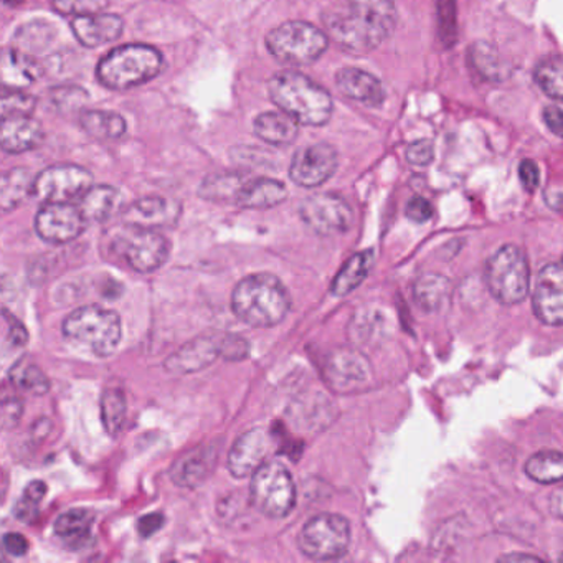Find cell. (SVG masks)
<instances>
[{"label": "cell", "instance_id": "6da1fadb", "mask_svg": "<svg viewBox=\"0 0 563 563\" xmlns=\"http://www.w3.org/2000/svg\"><path fill=\"white\" fill-rule=\"evenodd\" d=\"M345 14H325V34L342 51L367 55L394 34L397 9L394 0H347Z\"/></svg>", "mask_w": 563, "mask_h": 563}, {"label": "cell", "instance_id": "7a4b0ae2", "mask_svg": "<svg viewBox=\"0 0 563 563\" xmlns=\"http://www.w3.org/2000/svg\"><path fill=\"white\" fill-rule=\"evenodd\" d=\"M291 296L282 279L269 273L246 276L232 292V311L252 328H273L285 321Z\"/></svg>", "mask_w": 563, "mask_h": 563}, {"label": "cell", "instance_id": "3957f363", "mask_svg": "<svg viewBox=\"0 0 563 563\" xmlns=\"http://www.w3.org/2000/svg\"><path fill=\"white\" fill-rule=\"evenodd\" d=\"M269 100L305 126H325L334 113V101L321 85L298 71H282L268 81Z\"/></svg>", "mask_w": 563, "mask_h": 563}, {"label": "cell", "instance_id": "277c9868", "mask_svg": "<svg viewBox=\"0 0 563 563\" xmlns=\"http://www.w3.org/2000/svg\"><path fill=\"white\" fill-rule=\"evenodd\" d=\"M163 67V54L157 48L146 44L121 45L101 58L97 78L108 90L128 91L150 84Z\"/></svg>", "mask_w": 563, "mask_h": 563}, {"label": "cell", "instance_id": "5b68a950", "mask_svg": "<svg viewBox=\"0 0 563 563\" xmlns=\"http://www.w3.org/2000/svg\"><path fill=\"white\" fill-rule=\"evenodd\" d=\"M62 331L71 344L97 357L113 354L123 335L120 316L95 305L75 309L65 319Z\"/></svg>", "mask_w": 563, "mask_h": 563}, {"label": "cell", "instance_id": "8992f818", "mask_svg": "<svg viewBox=\"0 0 563 563\" xmlns=\"http://www.w3.org/2000/svg\"><path fill=\"white\" fill-rule=\"evenodd\" d=\"M108 252L133 272L150 275L169 258L170 243L159 230L123 223L111 232Z\"/></svg>", "mask_w": 563, "mask_h": 563}, {"label": "cell", "instance_id": "52a82bcc", "mask_svg": "<svg viewBox=\"0 0 563 563\" xmlns=\"http://www.w3.org/2000/svg\"><path fill=\"white\" fill-rule=\"evenodd\" d=\"M329 35L305 21H289L266 35L269 54L289 67L314 64L329 47Z\"/></svg>", "mask_w": 563, "mask_h": 563}, {"label": "cell", "instance_id": "ba28073f", "mask_svg": "<svg viewBox=\"0 0 563 563\" xmlns=\"http://www.w3.org/2000/svg\"><path fill=\"white\" fill-rule=\"evenodd\" d=\"M490 295L504 306L519 305L529 295L530 268L526 253L516 245H504L487 260L484 272Z\"/></svg>", "mask_w": 563, "mask_h": 563}, {"label": "cell", "instance_id": "9c48e42d", "mask_svg": "<svg viewBox=\"0 0 563 563\" xmlns=\"http://www.w3.org/2000/svg\"><path fill=\"white\" fill-rule=\"evenodd\" d=\"M252 503L269 519H283L295 509L296 484L285 464L268 461L252 476Z\"/></svg>", "mask_w": 563, "mask_h": 563}, {"label": "cell", "instance_id": "30bf717a", "mask_svg": "<svg viewBox=\"0 0 563 563\" xmlns=\"http://www.w3.org/2000/svg\"><path fill=\"white\" fill-rule=\"evenodd\" d=\"M298 545L302 555L318 562L341 559L351 545V523L339 514H319L302 527Z\"/></svg>", "mask_w": 563, "mask_h": 563}, {"label": "cell", "instance_id": "8fae6325", "mask_svg": "<svg viewBox=\"0 0 563 563\" xmlns=\"http://www.w3.org/2000/svg\"><path fill=\"white\" fill-rule=\"evenodd\" d=\"M299 217L318 235L344 233L354 223V212L347 200L332 192L314 194L302 200Z\"/></svg>", "mask_w": 563, "mask_h": 563}, {"label": "cell", "instance_id": "7c38bea8", "mask_svg": "<svg viewBox=\"0 0 563 563\" xmlns=\"http://www.w3.org/2000/svg\"><path fill=\"white\" fill-rule=\"evenodd\" d=\"M93 186V174L77 164H57L35 177L34 196L44 202L78 200Z\"/></svg>", "mask_w": 563, "mask_h": 563}, {"label": "cell", "instance_id": "4fadbf2b", "mask_svg": "<svg viewBox=\"0 0 563 563\" xmlns=\"http://www.w3.org/2000/svg\"><path fill=\"white\" fill-rule=\"evenodd\" d=\"M322 377L329 388L338 394H351L361 390L371 382V362L355 349H335L329 352L322 364Z\"/></svg>", "mask_w": 563, "mask_h": 563}, {"label": "cell", "instance_id": "5bb4252c", "mask_svg": "<svg viewBox=\"0 0 563 563\" xmlns=\"http://www.w3.org/2000/svg\"><path fill=\"white\" fill-rule=\"evenodd\" d=\"M78 206L70 202H45L35 217V232L44 242L52 245H65L74 242L87 229Z\"/></svg>", "mask_w": 563, "mask_h": 563}, {"label": "cell", "instance_id": "9a60e30c", "mask_svg": "<svg viewBox=\"0 0 563 563\" xmlns=\"http://www.w3.org/2000/svg\"><path fill=\"white\" fill-rule=\"evenodd\" d=\"M339 166L338 151L328 143L309 144L296 151L289 166V179L296 186L314 189L328 183Z\"/></svg>", "mask_w": 563, "mask_h": 563}, {"label": "cell", "instance_id": "2e32d148", "mask_svg": "<svg viewBox=\"0 0 563 563\" xmlns=\"http://www.w3.org/2000/svg\"><path fill=\"white\" fill-rule=\"evenodd\" d=\"M532 306L537 319L543 324L563 325V256L540 269Z\"/></svg>", "mask_w": 563, "mask_h": 563}, {"label": "cell", "instance_id": "e0dca14e", "mask_svg": "<svg viewBox=\"0 0 563 563\" xmlns=\"http://www.w3.org/2000/svg\"><path fill=\"white\" fill-rule=\"evenodd\" d=\"M275 448L272 434L262 428L245 431L236 438L229 453V471L233 477L253 476L263 464L268 463L269 454Z\"/></svg>", "mask_w": 563, "mask_h": 563}, {"label": "cell", "instance_id": "ac0fdd59", "mask_svg": "<svg viewBox=\"0 0 563 563\" xmlns=\"http://www.w3.org/2000/svg\"><path fill=\"white\" fill-rule=\"evenodd\" d=\"M183 206L177 200L167 197L150 196L131 203L121 219L123 223L143 227V229H170L179 222Z\"/></svg>", "mask_w": 563, "mask_h": 563}, {"label": "cell", "instance_id": "d6986e66", "mask_svg": "<svg viewBox=\"0 0 563 563\" xmlns=\"http://www.w3.org/2000/svg\"><path fill=\"white\" fill-rule=\"evenodd\" d=\"M222 357V335H202L194 339L164 362V368L173 375H189L212 365Z\"/></svg>", "mask_w": 563, "mask_h": 563}, {"label": "cell", "instance_id": "ffe728a7", "mask_svg": "<svg viewBox=\"0 0 563 563\" xmlns=\"http://www.w3.org/2000/svg\"><path fill=\"white\" fill-rule=\"evenodd\" d=\"M124 22L117 14L78 15L71 21V32L84 47L98 48L121 38Z\"/></svg>", "mask_w": 563, "mask_h": 563}, {"label": "cell", "instance_id": "44dd1931", "mask_svg": "<svg viewBox=\"0 0 563 563\" xmlns=\"http://www.w3.org/2000/svg\"><path fill=\"white\" fill-rule=\"evenodd\" d=\"M335 85L344 97L365 104V107L378 108L384 104V85L377 77L361 70V68H342L335 75Z\"/></svg>", "mask_w": 563, "mask_h": 563}, {"label": "cell", "instance_id": "7402d4cb", "mask_svg": "<svg viewBox=\"0 0 563 563\" xmlns=\"http://www.w3.org/2000/svg\"><path fill=\"white\" fill-rule=\"evenodd\" d=\"M45 140V130L41 121L32 117L2 118L0 144L8 154H22L41 146Z\"/></svg>", "mask_w": 563, "mask_h": 563}, {"label": "cell", "instance_id": "603a6c76", "mask_svg": "<svg viewBox=\"0 0 563 563\" xmlns=\"http://www.w3.org/2000/svg\"><path fill=\"white\" fill-rule=\"evenodd\" d=\"M219 451L216 446H202L180 457L170 467V477L180 487H197L213 473Z\"/></svg>", "mask_w": 563, "mask_h": 563}, {"label": "cell", "instance_id": "cb8c5ba5", "mask_svg": "<svg viewBox=\"0 0 563 563\" xmlns=\"http://www.w3.org/2000/svg\"><path fill=\"white\" fill-rule=\"evenodd\" d=\"M253 131L269 146H291L299 134V123L285 111H268L256 117Z\"/></svg>", "mask_w": 563, "mask_h": 563}, {"label": "cell", "instance_id": "d4e9b609", "mask_svg": "<svg viewBox=\"0 0 563 563\" xmlns=\"http://www.w3.org/2000/svg\"><path fill=\"white\" fill-rule=\"evenodd\" d=\"M286 197H288V189L279 180L269 179V177H256V179L250 177L235 206L252 210L272 209L285 202Z\"/></svg>", "mask_w": 563, "mask_h": 563}, {"label": "cell", "instance_id": "484cf974", "mask_svg": "<svg viewBox=\"0 0 563 563\" xmlns=\"http://www.w3.org/2000/svg\"><path fill=\"white\" fill-rule=\"evenodd\" d=\"M121 194L113 186H91L78 199V209L87 222L101 223L110 220L120 209Z\"/></svg>", "mask_w": 563, "mask_h": 563}, {"label": "cell", "instance_id": "4316f807", "mask_svg": "<svg viewBox=\"0 0 563 563\" xmlns=\"http://www.w3.org/2000/svg\"><path fill=\"white\" fill-rule=\"evenodd\" d=\"M42 75L41 62L34 60L29 55L15 51H5L2 55V80L4 88L11 90H25L31 87Z\"/></svg>", "mask_w": 563, "mask_h": 563}, {"label": "cell", "instance_id": "83f0119b", "mask_svg": "<svg viewBox=\"0 0 563 563\" xmlns=\"http://www.w3.org/2000/svg\"><path fill=\"white\" fill-rule=\"evenodd\" d=\"M95 514L88 509H71L55 522V533L70 549L80 550L91 540Z\"/></svg>", "mask_w": 563, "mask_h": 563}, {"label": "cell", "instance_id": "f1b7e54d", "mask_svg": "<svg viewBox=\"0 0 563 563\" xmlns=\"http://www.w3.org/2000/svg\"><path fill=\"white\" fill-rule=\"evenodd\" d=\"M78 123L88 136L101 141H117L126 134L128 124L113 111L85 110L78 114Z\"/></svg>", "mask_w": 563, "mask_h": 563}, {"label": "cell", "instance_id": "f546056e", "mask_svg": "<svg viewBox=\"0 0 563 563\" xmlns=\"http://www.w3.org/2000/svg\"><path fill=\"white\" fill-rule=\"evenodd\" d=\"M35 177L25 167H14L2 176L0 207L8 213L21 207L34 194Z\"/></svg>", "mask_w": 563, "mask_h": 563}, {"label": "cell", "instance_id": "4dcf8cb0", "mask_svg": "<svg viewBox=\"0 0 563 563\" xmlns=\"http://www.w3.org/2000/svg\"><path fill=\"white\" fill-rule=\"evenodd\" d=\"M372 266H374V252L372 250L352 255L342 266L341 272L335 275L331 286L332 295L338 296V298L351 295L367 278Z\"/></svg>", "mask_w": 563, "mask_h": 563}, {"label": "cell", "instance_id": "1f68e13d", "mask_svg": "<svg viewBox=\"0 0 563 563\" xmlns=\"http://www.w3.org/2000/svg\"><path fill=\"white\" fill-rule=\"evenodd\" d=\"M250 177L242 173L210 174L199 187V196L209 202L236 203Z\"/></svg>", "mask_w": 563, "mask_h": 563}, {"label": "cell", "instance_id": "d6a6232c", "mask_svg": "<svg viewBox=\"0 0 563 563\" xmlns=\"http://www.w3.org/2000/svg\"><path fill=\"white\" fill-rule=\"evenodd\" d=\"M54 25L47 24L44 21H34L25 24L24 27L19 29L14 37L12 47L29 57L38 60L41 55L51 47L55 38Z\"/></svg>", "mask_w": 563, "mask_h": 563}, {"label": "cell", "instance_id": "836d02e7", "mask_svg": "<svg viewBox=\"0 0 563 563\" xmlns=\"http://www.w3.org/2000/svg\"><path fill=\"white\" fill-rule=\"evenodd\" d=\"M450 289L451 283L446 276L438 275V273H424L415 282V302L421 311H438L450 295Z\"/></svg>", "mask_w": 563, "mask_h": 563}, {"label": "cell", "instance_id": "e575fe53", "mask_svg": "<svg viewBox=\"0 0 563 563\" xmlns=\"http://www.w3.org/2000/svg\"><path fill=\"white\" fill-rule=\"evenodd\" d=\"M470 60L474 70L487 81H504L509 78V65L500 57L499 52L486 42H476L471 47Z\"/></svg>", "mask_w": 563, "mask_h": 563}, {"label": "cell", "instance_id": "d590c367", "mask_svg": "<svg viewBox=\"0 0 563 563\" xmlns=\"http://www.w3.org/2000/svg\"><path fill=\"white\" fill-rule=\"evenodd\" d=\"M526 474L539 484L563 483L562 451L545 450L532 454L527 460Z\"/></svg>", "mask_w": 563, "mask_h": 563}, {"label": "cell", "instance_id": "8d00e7d4", "mask_svg": "<svg viewBox=\"0 0 563 563\" xmlns=\"http://www.w3.org/2000/svg\"><path fill=\"white\" fill-rule=\"evenodd\" d=\"M533 78L547 97L563 101V55L543 58L537 65Z\"/></svg>", "mask_w": 563, "mask_h": 563}, {"label": "cell", "instance_id": "74e56055", "mask_svg": "<svg viewBox=\"0 0 563 563\" xmlns=\"http://www.w3.org/2000/svg\"><path fill=\"white\" fill-rule=\"evenodd\" d=\"M128 401L126 395L120 388H108L101 397V418H103L104 430L111 437H118L123 430L126 421Z\"/></svg>", "mask_w": 563, "mask_h": 563}, {"label": "cell", "instance_id": "f35d334b", "mask_svg": "<svg viewBox=\"0 0 563 563\" xmlns=\"http://www.w3.org/2000/svg\"><path fill=\"white\" fill-rule=\"evenodd\" d=\"M11 382L15 388L31 395H45L51 388L47 375L35 364H18L11 371Z\"/></svg>", "mask_w": 563, "mask_h": 563}, {"label": "cell", "instance_id": "ab89813d", "mask_svg": "<svg viewBox=\"0 0 563 563\" xmlns=\"http://www.w3.org/2000/svg\"><path fill=\"white\" fill-rule=\"evenodd\" d=\"M51 101L60 113L71 114L87 110L88 93L80 87L74 85H64V87L51 90Z\"/></svg>", "mask_w": 563, "mask_h": 563}, {"label": "cell", "instance_id": "60d3db41", "mask_svg": "<svg viewBox=\"0 0 563 563\" xmlns=\"http://www.w3.org/2000/svg\"><path fill=\"white\" fill-rule=\"evenodd\" d=\"M45 494H47V484L44 481H32L25 487L18 506H15V516L24 522H34L37 519L38 506L44 500Z\"/></svg>", "mask_w": 563, "mask_h": 563}, {"label": "cell", "instance_id": "b9f144b4", "mask_svg": "<svg viewBox=\"0 0 563 563\" xmlns=\"http://www.w3.org/2000/svg\"><path fill=\"white\" fill-rule=\"evenodd\" d=\"M35 104H37V100L32 95L25 93L24 90L4 88L0 113H2V118L32 117V113L35 111Z\"/></svg>", "mask_w": 563, "mask_h": 563}, {"label": "cell", "instance_id": "7bdbcfd3", "mask_svg": "<svg viewBox=\"0 0 563 563\" xmlns=\"http://www.w3.org/2000/svg\"><path fill=\"white\" fill-rule=\"evenodd\" d=\"M456 0H438V32L443 47H453L457 41Z\"/></svg>", "mask_w": 563, "mask_h": 563}, {"label": "cell", "instance_id": "ee69618b", "mask_svg": "<svg viewBox=\"0 0 563 563\" xmlns=\"http://www.w3.org/2000/svg\"><path fill=\"white\" fill-rule=\"evenodd\" d=\"M52 8L62 15L100 14L110 5V0H51Z\"/></svg>", "mask_w": 563, "mask_h": 563}, {"label": "cell", "instance_id": "f6af8a7d", "mask_svg": "<svg viewBox=\"0 0 563 563\" xmlns=\"http://www.w3.org/2000/svg\"><path fill=\"white\" fill-rule=\"evenodd\" d=\"M250 344L245 339L235 334H222V358L225 361H242L249 355Z\"/></svg>", "mask_w": 563, "mask_h": 563}, {"label": "cell", "instance_id": "bcb514c9", "mask_svg": "<svg viewBox=\"0 0 563 563\" xmlns=\"http://www.w3.org/2000/svg\"><path fill=\"white\" fill-rule=\"evenodd\" d=\"M434 157V147L430 141H417L411 143L407 150V161L411 166H430Z\"/></svg>", "mask_w": 563, "mask_h": 563}, {"label": "cell", "instance_id": "7dc6e473", "mask_svg": "<svg viewBox=\"0 0 563 563\" xmlns=\"http://www.w3.org/2000/svg\"><path fill=\"white\" fill-rule=\"evenodd\" d=\"M407 217L415 223H427L433 217V206L423 197H413L407 203Z\"/></svg>", "mask_w": 563, "mask_h": 563}, {"label": "cell", "instance_id": "c3c4849f", "mask_svg": "<svg viewBox=\"0 0 563 563\" xmlns=\"http://www.w3.org/2000/svg\"><path fill=\"white\" fill-rule=\"evenodd\" d=\"M22 413H24V405H22L21 400L14 397L5 398V400L2 401V427H4L5 430L18 427Z\"/></svg>", "mask_w": 563, "mask_h": 563}, {"label": "cell", "instance_id": "681fc988", "mask_svg": "<svg viewBox=\"0 0 563 563\" xmlns=\"http://www.w3.org/2000/svg\"><path fill=\"white\" fill-rule=\"evenodd\" d=\"M519 179L527 192H533L539 187V167L532 161H522L519 166Z\"/></svg>", "mask_w": 563, "mask_h": 563}, {"label": "cell", "instance_id": "f907efd6", "mask_svg": "<svg viewBox=\"0 0 563 563\" xmlns=\"http://www.w3.org/2000/svg\"><path fill=\"white\" fill-rule=\"evenodd\" d=\"M2 545H4L5 552L12 556H24L29 552V540L22 533H5Z\"/></svg>", "mask_w": 563, "mask_h": 563}, {"label": "cell", "instance_id": "816d5d0a", "mask_svg": "<svg viewBox=\"0 0 563 563\" xmlns=\"http://www.w3.org/2000/svg\"><path fill=\"white\" fill-rule=\"evenodd\" d=\"M4 319L9 322L8 341L11 342L14 347H22V345L27 344L29 334L27 331H25L24 325H22L21 322L15 321V319H12L8 311H4Z\"/></svg>", "mask_w": 563, "mask_h": 563}, {"label": "cell", "instance_id": "f5cc1de1", "mask_svg": "<svg viewBox=\"0 0 563 563\" xmlns=\"http://www.w3.org/2000/svg\"><path fill=\"white\" fill-rule=\"evenodd\" d=\"M543 121L545 126L552 131L555 136L563 137V111L556 107L543 108Z\"/></svg>", "mask_w": 563, "mask_h": 563}, {"label": "cell", "instance_id": "db71d44e", "mask_svg": "<svg viewBox=\"0 0 563 563\" xmlns=\"http://www.w3.org/2000/svg\"><path fill=\"white\" fill-rule=\"evenodd\" d=\"M163 514H150V516L141 517L140 522H137V530H140L141 536L147 539V537L154 536L163 527Z\"/></svg>", "mask_w": 563, "mask_h": 563}, {"label": "cell", "instance_id": "11a10c76", "mask_svg": "<svg viewBox=\"0 0 563 563\" xmlns=\"http://www.w3.org/2000/svg\"><path fill=\"white\" fill-rule=\"evenodd\" d=\"M549 509L556 519L563 520V484L550 494Z\"/></svg>", "mask_w": 563, "mask_h": 563}, {"label": "cell", "instance_id": "9f6ffc18", "mask_svg": "<svg viewBox=\"0 0 563 563\" xmlns=\"http://www.w3.org/2000/svg\"><path fill=\"white\" fill-rule=\"evenodd\" d=\"M500 562H540V559L536 555H522V553H512V555L500 556Z\"/></svg>", "mask_w": 563, "mask_h": 563}, {"label": "cell", "instance_id": "6f0895ef", "mask_svg": "<svg viewBox=\"0 0 563 563\" xmlns=\"http://www.w3.org/2000/svg\"><path fill=\"white\" fill-rule=\"evenodd\" d=\"M560 560H563V555H562V556H560Z\"/></svg>", "mask_w": 563, "mask_h": 563}]
</instances>
